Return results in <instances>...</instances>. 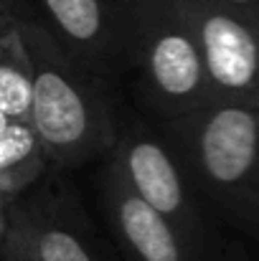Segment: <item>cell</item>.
<instances>
[{
  "instance_id": "277c9868",
  "label": "cell",
  "mask_w": 259,
  "mask_h": 261,
  "mask_svg": "<svg viewBox=\"0 0 259 261\" xmlns=\"http://www.w3.org/2000/svg\"><path fill=\"white\" fill-rule=\"evenodd\" d=\"M114 5L122 76H132L143 117L168 119L214 96L175 0H114Z\"/></svg>"
},
{
  "instance_id": "5b68a950",
  "label": "cell",
  "mask_w": 259,
  "mask_h": 261,
  "mask_svg": "<svg viewBox=\"0 0 259 261\" xmlns=\"http://www.w3.org/2000/svg\"><path fill=\"white\" fill-rule=\"evenodd\" d=\"M69 175L51 168L15 198L13 246L26 261H120Z\"/></svg>"
},
{
  "instance_id": "8fae6325",
  "label": "cell",
  "mask_w": 259,
  "mask_h": 261,
  "mask_svg": "<svg viewBox=\"0 0 259 261\" xmlns=\"http://www.w3.org/2000/svg\"><path fill=\"white\" fill-rule=\"evenodd\" d=\"M36 20L33 0H0V31Z\"/></svg>"
},
{
  "instance_id": "7a4b0ae2",
  "label": "cell",
  "mask_w": 259,
  "mask_h": 261,
  "mask_svg": "<svg viewBox=\"0 0 259 261\" xmlns=\"http://www.w3.org/2000/svg\"><path fill=\"white\" fill-rule=\"evenodd\" d=\"M31 64L28 122L56 170L99 163L114 145L120 122V82L72 59L38 23L18 25Z\"/></svg>"
},
{
  "instance_id": "30bf717a",
  "label": "cell",
  "mask_w": 259,
  "mask_h": 261,
  "mask_svg": "<svg viewBox=\"0 0 259 261\" xmlns=\"http://www.w3.org/2000/svg\"><path fill=\"white\" fill-rule=\"evenodd\" d=\"M0 114L10 122L31 114V64L18 25L0 31Z\"/></svg>"
},
{
  "instance_id": "9c48e42d",
  "label": "cell",
  "mask_w": 259,
  "mask_h": 261,
  "mask_svg": "<svg viewBox=\"0 0 259 261\" xmlns=\"http://www.w3.org/2000/svg\"><path fill=\"white\" fill-rule=\"evenodd\" d=\"M49 170L51 163L31 122H8L0 129V193L18 198Z\"/></svg>"
},
{
  "instance_id": "6da1fadb",
  "label": "cell",
  "mask_w": 259,
  "mask_h": 261,
  "mask_svg": "<svg viewBox=\"0 0 259 261\" xmlns=\"http://www.w3.org/2000/svg\"><path fill=\"white\" fill-rule=\"evenodd\" d=\"M183 177L247 239L259 233V101L208 96L193 109L155 119Z\"/></svg>"
},
{
  "instance_id": "52a82bcc",
  "label": "cell",
  "mask_w": 259,
  "mask_h": 261,
  "mask_svg": "<svg viewBox=\"0 0 259 261\" xmlns=\"http://www.w3.org/2000/svg\"><path fill=\"white\" fill-rule=\"evenodd\" d=\"M97 198L107 236L120 261H185L173 231L127 188L107 158L99 160Z\"/></svg>"
},
{
  "instance_id": "3957f363",
  "label": "cell",
  "mask_w": 259,
  "mask_h": 261,
  "mask_svg": "<svg viewBox=\"0 0 259 261\" xmlns=\"http://www.w3.org/2000/svg\"><path fill=\"white\" fill-rule=\"evenodd\" d=\"M104 158L127 188L163 218L185 261H252L242 241L229 236L216 211L183 177L153 122L130 104L120 109L117 137Z\"/></svg>"
},
{
  "instance_id": "ba28073f",
  "label": "cell",
  "mask_w": 259,
  "mask_h": 261,
  "mask_svg": "<svg viewBox=\"0 0 259 261\" xmlns=\"http://www.w3.org/2000/svg\"><path fill=\"white\" fill-rule=\"evenodd\" d=\"M36 20L79 64L120 82V31L114 0H33Z\"/></svg>"
},
{
  "instance_id": "8992f818",
  "label": "cell",
  "mask_w": 259,
  "mask_h": 261,
  "mask_svg": "<svg viewBox=\"0 0 259 261\" xmlns=\"http://www.w3.org/2000/svg\"><path fill=\"white\" fill-rule=\"evenodd\" d=\"M214 96L259 101V20L221 0H175Z\"/></svg>"
},
{
  "instance_id": "4fadbf2b",
  "label": "cell",
  "mask_w": 259,
  "mask_h": 261,
  "mask_svg": "<svg viewBox=\"0 0 259 261\" xmlns=\"http://www.w3.org/2000/svg\"><path fill=\"white\" fill-rule=\"evenodd\" d=\"M221 3L239 10L242 15H247L252 20H259V0H221Z\"/></svg>"
},
{
  "instance_id": "9a60e30c",
  "label": "cell",
  "mask_w": 259,
  "mask_h": 261,
  "mask_svg": "<svg viewBox=\"0 0 259 261\" xmlns=\"http://www.w3.org/2000/svg\"><path fill=\"white\" fill-rule=\"evenodd\" d=\"M8 122H10V119H5V117H3V114H0V129H3V127H5V124H8Z\"/></svg>"
},
{
  "instance_id": "5bb4252c",
  "label": "cell",
  "mask_w": 259,
  "mask_h": 261,
  "mask_svg": "<svg viewBox=\"0 0 259 261\" xmlns=\"http://www.w3.org/2000/svg\"><path fill=\"white\" fill-rule=\"evenodd\" d=\"M3 261H26V259H23V256H20V251L10 244V251L5 254V259H3Z\"/></svg>"
},
{
  "instance_id": "7c38bea8",
  "label": "cell",
  "mask_w": 259,
  "mask_h": 261,
  "mask_svg": "<svg viewBox=\"0 0 259 261\" xmlns=\"http://www.w3.org/2000/svg\"><path fill=\"white\" fill-rule=\"evenodd\" d=\"M15 198H8L0 193V261L10 251L13 244V228H15Z\"/></svg>"
}]
</instances>
